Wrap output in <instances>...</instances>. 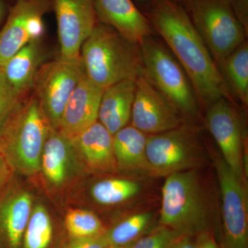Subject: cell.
<instances>
[{
    "instance_id": "obj_1",
    "label": "cell",
    "mask_w": 248,
    "mask_h": 248,
    "mask_svg": "<svg viewBox=\"0 0 248 248\" xmlns=\"http://www.w3.org/2000/svg\"><path fill=\"white\" fill-rule=\"evenodd\" d=\"M142 12L184 68L200 103L210 107L230 97L226 81L182 5L173 0H151Z\"/></svg>"
},
{
    "instance_id": "obj_5",
    "label": "cell",
    "mask_w": 248,
    "mask_h": 248,
    "mask_svg": "<svg viewBox=\"0 0 248 248\" xmlns=\"http://www.w3.org/2000/svg\"><path fill=\"white\" fill-rule=\"evenodd\" d=\"M143 76L184 119L199 117L198 98L183 67L167 47L148 36L140 44Z\"/></svg>"
},
{
    "instance_id": "obj_6",
    "label": "cell",
    "mask_w": 248,
    "mask_h": 248,
    "mask_svg": "<svg viewBox=\"0 0 248 248\" xmlns=\"http://www.w3.org/2000/svg\"><path fill=\"white\" fill-rule=\"evenodd\" d=\"M217 66L246 41V30L231 0H181Z\"/></svg>"
},
{
    "instance_id": "obj_24",
    "label": "cell",
    "mask_w": 248,
    "mask_h": 248,
    "mask_svg": "<svg viewBox=\"0 0 248 248\" xmlns=\"http://www.w3.org/2000/svg\"><path fill=\"white\" fill-rule=\"evenodd\" d=\"M53 234L50 215L45 206L39 204L31 212L23 236L22 248H48Z\"/></svg>"
},
{
    "instance_id": "obj_26",
    "label": "cell",
    "mask_w": 248,
    "mask_h": 248,
    "mask_svg": "<svg viewBox=\"0 0 248 248\" xmlns=\"http://www.w3.org/2000/svg\"><path fill=\"white\" fill-rule=\"evenodd\" d=\"M64 223L71 238L97 236L107 231L100 218L89 210H70L65 217Z\"/></svg>"
},
{
    "instance_id": "obj_4",
    "label": "cell",
    "mask_w": 248,
    "mask_h": 248,
    "mask_svg": "<svg viewBox=\"0 0 248 248\" xmlns=\"http://www.w3.org/2000/svg\"><path fill=\"white\" fill-rule=\"evenodd\" d=\"M160 226L179 236L210 231V211L196 169L173 173L162 187Z\"/></svg>"
},
{
    "instance_id": "obj_3",
    "label": "cell",
    "mask_w": 248,
    "mask_h": 248,
    "mask_svg": "<svg viewBox=\"0 0 248 248\" xmlns=\"http://www.w3.org/2000/svg\"><path fill=\"white\" fill-rule=\"evenodd\" d=\"M80 56L86 76L103 89L143 75L140 45L99 22L81 46Z\"/></svg>"
},
{
    "instance_id": "obj_16",
    "label": "cell",
    "mask_w": 248,
    "mask_h": 248,
    "mask_svg": "<svg viewBox=\"0 0 248 248\" xmlns=\"http://www.w3.org/2000/svg\"><path fill=\"white\" fill-rule=\"evenodd\" d=\"M9 186L0 195V248H22L32 210V197L29 192Z\"/></svg>"
},
{
    "instance_id": "obj_15",
    "label": "cell",
    "mask_w": 248,
    "mask_h": 248,
    "mask_svg": "<svg viewBox=\"0 0 248 248\" xmlns=\"http://www.w3.org/2000/svg\"><path fill=\"white\" fill-rule=\"evenodd\" d=\"M94 9L98 22L112 27L133 43L140 45L154 31L133 0H94Z\"/></svg>"
},
{
    "instance_id": "obj_20",
    "label": "cell",
    "mask_w": 248,
    "mask_h": 248,
    "mask_svg": "<svg viewBox=\"0 0 248 248\" xmlns=\"http://www.w3.org/2000/svg\"><path fill=\"white\" fill-rule=\"evenodd\" d=\"M147 136L133 125H126L113 135L117 168L130 172L152 174L146 153Z\"/></svg>"
},
{
    "instance_id": "obj_28",
    "label": "cell",
    "mask_w": 248,
    "mask_h": 248,
    "mask_svg": "<svg viewBox=\"0 0 248 248\" xmlns=\"http://www.w3.org/2000/svg\"><path fill=\"white\" fill-rule=\"evenodd\" d=\"M19 102L0 67V128Z\"/></svg>"
},
{
    "instance_id": "obj_21",
    "label": "cell",
    "mask_w": 248,
    "mask_h": 248,
    "mask_svg": "<svg viewBox=\"0 0 248 248\" xmlns=\"http://www.w3.org/2000/svg\"><path fill=\"white\" fill-rule=\"evenodd\" d=\"M75 151L70 139L56 129H51L42 151L41 170L52 185L61 186L66 182L71 169L72 154Z\"/></svg>"
},
{
    "instance_id": "obj_8",
    "label": "cell",
    "mask_w": 248,
    "mask_h": 248,
    "mask_svg": "<svg viewBox=\"0 0 248 248\" xmlns=\"http://www.w3.org/2000/svg\"><path fill=\"white\" fill-rule=\"evenodd\" d=\"M84 75L81 60L59 58L39 68L34 84V93L52 128H58L67 102Z\"/></svg>"
},
{
    "instance_id": "obj_36",
    "label": "cell",
    "mask_w": 248,
    "mask_h": 248,
    "mask_svg": "<svg viewBox=\"0 0 248 248\" xmlns=\"http://www.w3.org/2000/svg\"><path fill=\"white\" fill-rule=\"evenodd\" d=\"M131 246V245H130ZM130 246H108L107 248H130Z\"/></svg>"
},
{
    "instance_id": "obj_17",
    "label": "cell",
    "mask_w": 248,
    "mask_h": 248,
    "mask_svg": "<svg viewBox=\"0 0 248 248\" xmlns=\"http://www.w3.org/2000/svg\"><path fill=\"white\" fill-rule=\"evenodd\" d=\"M112 138L113 135L97 121L71 140L90 170L112 172L117 169Z\"/></svg>"
},
{
    "instance_id": "obj_9",
    "label": "cell",
    "mask_w": 248,
    "mask_h": 248,
    "mask_svg": "<svg viewBox=\"0 0 248 248\" xmlns=\"http://www.w3.org/2000/svg\"><path fill=\"white\" fill-rule=\"evenodd\" d=\"M222 202L223 248H248V200L245 177L215 160Z\"/></svg>"
},
{
    "instance_id": "obj_10",
    "label": "cell",
    "mask_w": 248,
    "mask_h": 248,
    "mask_svg": "<svg viewBox=\"0 0 248 248\" xmlns=\"http://www.w3.org/2000/svg\"><path fill=\"white\" fill-rule=\"evenodd\" d=\"M52 9L51 0H21L10 9L0 31V67L32 41L45 33L43 17Z\"/></svg>"
},
{
    "instance_id": "obj_25",
    "label": "cell",
    "mask_w": 248,
    "mask_h": 248,
    "mask_svg": "<svg viewBox=\"0 0 248 248\" xmlns=\"http://www.w3.org/2000/svg\"><path fill=\"white\" fill-rule=\"evenodd\" d=\"M141 186L135 181L110 179L100 181L93 186L91 195L102 205H116L133 198L140 192Z\"/></svg>"
},
{
    "instance_id": "obj_27",
    "label": "cell",
    "mask_w": 248,
    "mask_h": 248,
    "mask_svg": "<svg viewBox=\"0 0 248 248\" xmlns=\"http://www.w3.org/2000/svg\"><path fill=\"white\" fill-rule=\"evenodd\" d=\"M179 236L169 228L159 226L137 240L130 248H169Z\"/></svg>"
},
{
    "instance_id": "obj_35",
    "label": "cell",
    "mask_w": 248,
    "mask_h": 248,
    "mask_svg": "<svg viewBox=\"0 0 248 248\" xmlns=\"http://www.w3.org/2000/svg\"><path fill=\"white\" fill-rule=\"evenodd\" d=\"M5 14V4L3 0H0V22L2 20Z\"/></svg>"
},
{
    "instance_id": "obj_13",
    "label": "cell",
    "mask_w": 248,
    "mask_h": 248,
    "mask_svg": "<svg viewBox=\"0 0 248 248\" xmlns=\"http://www.w3.org/2000/svg\"><path fill=\"white\" fill-rule=\"evenodd\" d=\"M228 99L222 98L208 107L205 122L225 162L236 174L245 177L242 123L237 111Z\"/></svg>"
},
{
    "instance_id": "obj_29",
    "label": "cell",
    "mask_w": 248,
    "mask_h": 248,
    "mask_svg": "<svg viewBox=\"0 0 248 248\" xmlns=\"http://www.w3.org/2000/svg\"><path fill=\"white\" fill-rule=\"evenodd\" d=\"M108 246L105 232L88 237L71 238L63 248H107Z\"/></svg>"
},
{
    "instance_id": "obj_11",
    "label": "cell",
    "mask_w": 248,
    "mask_h": 248,
    "mask_svg": "<svg viewBox=\"0 0 248 248\" xmlns=\"http://www.w3.org/2000/svg\"><path fill=\"white\" fill-rule=\"evenodd\" d=\"M58 24L60 59L81 60L84 41L98 22L94 0H51Z\"/></svg>"
},
{
    "instance_id": "obj_18",
    "label": "cell",
    "mask_w": 248,
    "mask_h": 248,
    "mask_svg": "<svg viewBox=\"0 0 248 248\" xmlns=\"http://www.w3.org/2000/svg\"><path fill=\"white\" fill-rule=\"evenodd\" d=\"M136 79L122 80L103 93L98 120L112 135L128 125L131 119Z\"/></svg>"
},
{
    "instance_id": "obj_19",
    "label": "cell",
    "mask_w": 248,
    "mask_h": 248,
    "mask_svg": "<svg viewBox=\"0 0 248 248\" xmlns=\"http://www.w3.org/2000/svg\"><path fill=\"white\" fill-rule=\"evenodd\" d=\"M42 60L40 40L32 41L1 67L8 83L19 100L29 97L33 90L36 75Z\"/></svg>"
},
{
    "instance_id": "obj_22",
    "label": "cell",
    "mask_w": 248,
    "mask_h": 248,
    "mask_svg": "<svg viewBox=\"0 0 248 248\" xmlns=\"http://www.w3.org/2000/svg\"><path fill=\"white\" fill-rule=\"evenodd\" d=\"M230 91L244 104H248V45L247 40L235 49L218 66Z\"/></svg>"
},
{
    "instance_id": "obj_23",
    "label": "cell",
    "mask_w": 248,
    "mask_h": 248,
    "mask_svg": "<svg viewBox=\"0 0 248 248\" xmlns=\"http://www.w3.org/2000/svg\"><path fill=\"white\" fill-rule=\"evenodd\" d=\"M153 223L151 213L135 214L127 217L108 231L105 236L108 246H130L143 235L149 232Z\"/></svg>"
},
{
    "instance_id": "obj_32",
    "label": "cell",
    "mask_w": 248,
    "mask_h": 248,
    "mask_svg": "<svg viewBox=\"0 0 248 248\" xmlns=\"http://www.w3.org/2000/svg\"><path fill=\"white\" fill-rule=\"evenodd\" d=\"M197 248H220L213 234L210 231L204 232L197 236Z\"/></svg>"
},
{
    "instance_id": "obj_37",
    "label": "cell",
    "mask_w": 248,
    "mask_h": 248,
    "mask_svg": "<svg viewBox=\"0 0 248 248\" xmlns=\"http://www.w3.org/2000/svg\"><path fill=\"white\" fill-rule=\"evenodd\" d=\"M173 1H177V2H178V1H180L181 0H173Z\"/></svg>"
},
{
    "instance_id": "obj_34",
    "label": "cell",
    "mask_w": 248,
    "mask_h": 248,
    "mask_svg": "<svg viewBox=\"0 0 248 248\" xmlns=\"http://www.w3.org/2000/svg\"><path fill=\"white\" fill-rule=\"evenodd\" d=\"M133 1L140 9L143 10L146 7L151 0H133Z\"/></svg>"
},
{
    "instance_id": "obj_2",
    "label": "cell",
    "mask_w": 248,
    "mask_h": 248,
    "mask_svg": "<svg viewBox=\"0 0 248 248\" xmlns=\"http://www.w3.org/2000/svg\"><path fill=\"white\" fill-rule=\"evenodd\" d=\"M52 128L35 93L18 103L0 128V153L14 172L32 176L40 172Z\"/></svg>"
},
{
    "instance_id": "obj_30",
    "label": "cell",
    "mask_w": 248,
    "mask_h": 248,
    "mask_svg": "<svg viewBox=\"0 0 248 248\" xmlns=\"http://www.w3.org/2000/svg\"><path fill=\"white\" fill-rule=\"evenodd\" d=\"M14 172L9 163L0 153V195L9 186Z\"/></svg>"
},
{
    "instance_id": "obj_38",
    "label": "cell",
    "mask_w": 248,
    "mask_h": 248,
    "mask_svg": "<svg viewBox=\"0 0 248 248\" xmlns=\"http://www.w3.org/2000/svg\"><path fill=\"white\" fill-rule=\"evenodd\" d=\"M21 1V0H15V1H16H16Z\"/></svg>"
},
{
    "instance_id": "obj_33",
    "label": "cell",
    "mask_w": 248,
    "mask_h": 248,
    "mask_svg": "<svg viewBox=\"0 0 248 248\" xmlns=\"http://www.w3.org/2000/svg\"><path fill=\"white\" fill-rule=\"evenodd\" d=\"M169 248H197V236H179Z\"/></svg>"
},
{
    "instance_id": "obj_12",
    "label": "cell",
    "mask_w": 248,
    "mask_h": 248,
    "mask_svg": "<svg viewBox=\"0 0 248 248\" xmlns=\"http://www.w3.org/2000/svg\"><path fill=\"white\" fill-rule=\"evenodd\" d=\"M131 125L147 135L164 133L184 123L174 106L142 75L136 79Z\"/></svg>"
},
{
    "instance_id": "obj_14",
    "label": "cell",
    "mask_w": 248,
    "mask_h": 248,
    "mask_svg": "<svg viewBox=\"0 0 248 248\" xmlns=\"http://www.w3.org/2000/svg\"><path fill=\"white\" fill-rule=\"evenodd\" d=\"M104 90L85 74L68 99L56 130L72 140L97 122Z\"/></svg>"
},
{
    "instance_id": "obj_31",
    "label": "cell",
    "mask_w": 248,
    "mask_h": 248,
    "mask_svg": "<svg viewBox=\"0 0 248 248\" xmlns=\"http://www.w3.org/2000/svg\"><path fill=\"white\" fill-rule=\"evenodd\" d=\"M231 1L236 17L248 31V0H231Z\"/></svg>"
},
{
    "instance_id": "obj_7",
    "label": "cell",
    "mask_w": 248,
    "mask_h": 248,
    "mask_svg": "<svg viewBox=\"0 0 248 248\" xmlns=\"http://www.w3.org/2000/svg\"><path fill=\"white\" fill-rule=\"evenodd\" d=\"M195 125L184 122L177 128L147 136L146 153L152 174L167 177L196 169L202 163V145Z\"/></svg>"
}]
</instances>
